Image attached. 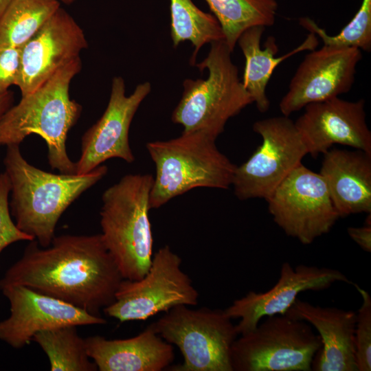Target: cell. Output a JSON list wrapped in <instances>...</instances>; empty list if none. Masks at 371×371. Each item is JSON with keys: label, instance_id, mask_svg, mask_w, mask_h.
<instances>
[{"label": "cell", "instance_id": "cell-1", "mask_svg": "<svg viewBox=\"0 0 371 371\" xmlns=\"http://www.w3.org/2000/svg\"><path fill=\"white\" fill-rule=\"evenodd\" d=\"M123 279L100 234H64L55 236L47 247L30 241L0 280V289L25 286L100 315Z\"/></svg>", "mask_w": 371, "mask_h": 371}, {"label": "cell", "instance_id": "cell-2", "mask_svg": "<svg viewBox=\"0 0 371 371\" xmlns=\"http://www.w3.org/2000/svg\"><path fill=\"white\" fill-rule=\"evenodd\" d=\"M3 164L11 182L9 205L15 224L42 247L50 245L67 207L108 172L105 165L83 175L45 172L29 164L18 144L7 146Z\"/></svg>", "mask_w": 371, "mask_h": 371}, {"label": "cell", "instance_id": "cell-3", "mask_svg": "<svg viewBox=\"0 0 371 371\" xmlns=\"http://www.w3.org/2000/svg\"><path fill=\"white\" fill-rule=\"evenodd\" d=\"M81 69L78 57L60 68L34 91L21 96L19 102L12 106L0 120V145H19L30 135H38L47 144L51 168L60 173L76 174V162L67 155L66 140L82 111L69 95L71 82Z\"/></svg>", "mask_w": 371, "mask_h": 371}, {"label": "cell", "instance_id": "cell-4", "mask_svg": "<svg viewBox=\"0 0 371 371\" xmlns=\"http://www.w3.org/2000/svg\"><path fill=\"white\" fill-rule=\"evenodd\" d=\"M153 177L128 174L102 194L101 236L124 279L136 280L148 271L153 256L149 219Z\"/></svg>", "mask_w": 371, "mask_h": 371}, {"label": "cell", "instance_id": "cell-5", "mask_svg": "<svg viewBox=\"0 0 371 371\" xmlns=\"http://www.w3.org/2000/svg\"><path fill=\"white\" fill-rule=\"evenodd\" d=\"M216 139L202 131L183 132L172 139L146 144L155 165L150 209L196 188L232 186L236 166L219 151Z\"/></svg>", "mask_w": 371, "mask_h": 371}, {"label": "cell", "instance_id": "cell-6", "mask_svg": "<svg viewBox=\"0 0 371 371\" xmlns=\"http://www.w3.org/2000/svg\"><path fill=\"white\" fill-rule=\"evenodd\" d=\"M207 56L195 63L206 79H186L180 101L172 114L173 122L183 132L202 131L216 139L227 122L253 103L234 64L232 51L224 40L214 41Z\"/></svg>", "mask_w": 371, "mask_h": 371}, {"label": "cell", "instance_id": "cell-7", "mask_svg": "<svg viewBox=\"0 0 371 371\" xmlns=\"http://www.w3.org/2000/svg\"><path fill=\"white\" fill-rule=\"evenodd\" d=\"M149 326L183 356L168 370L233 371L231 348L239 335L225 310L179 305Z\"/></svg>", "mask_w": 371, "mask_h": 371}, {"label": "cell", "instance_id": "cell-8", "mask_svg": "<svg viewBox=\"0 0 371 371\" xmlns=\"http://www.w3.org/2000/svg\"><path fill=\"white\" fill-rule=\"evenodd\" d=\"M322 346L307 322L287 313L266 317L231 348L233 371H310Z\"/></svg>", "mask_w": 371, "mask_h": 371}, {"label": "cell", "instance_id": "cell-9", "mask_svg": "<svg viewBox=\"0 0 371 371\" xmlns=\"http://www.w3.org/2000/svg\"><path fill=\"white\" fill-rule=\"evenodd\" d=\"M168 245L159 249L140 279H123L114 302L102 311L120 322L143 321L179 305L194 306L199 293Z\"/></svg>", "mask_w": 371, "mask_h": 371}, {"label": "cell", "instance_id": "cell-10", "mask_svg": "<svg viewBox=\"0 0 371 371\" xmlns=\"http://www.w3.org/2000/svg\"><path fill=\"white\" fill-rule=\"evenodd\" d=\"M253 130L262 142L245 163L236 168L232 185L240 200H266L308 154L289 116L256 121Z\"/></svg>", "mask_w": 371, "mask_h": 371}, {"label": "cell", "instance_id": "cell-11", "mask_svg": "<svg viewBox=\"0 0 371 371\" xmlns=\"http://www.w3.org/2000/svg\"><path fill=\"white\" fill-rule=\"evenodd\" d=\"M266 201L274 222L304 245L328 233L339 218L322 176L302 163Z\"/></svg>", "mask_w": 371, "mask_h": 371}, {"label": "cell", "instance_id": "cell-12", "mask_svg": "<svg viewBox=\"0 0 371 371\" xmlns=\"http://www.w3.org/2000/svg\"><path fill=\"white\" fill-rule=\"evenodd\" d=\"M361 59V50L357 47L324 45L311 51L292 77L288 91L279 103L280 111L289 116L308 104L348 93Z\"/></svg>", "mask_w": 371, "mask_h": 371}, {"label": "cell", "instance_id": "cell-13", "mask_svg": "<svg viewBox=\"0 0 371 371\" xmlns=\"http://www.w3.org/2000/svg\"><path fill=\"white\" fill-rule=\"evenodd\" d=\"M0 290L10 302V311L8 317L0 321V341L13 348L29 345L34 336L43 330L107 322L100 315L25 286H7Z\"/></svg>", "mask_w": 371, "mask_h": 371}, {"label": "cell", "instance_id": "cell-14", "mask_svg": "<svg viewBox=\"0 0 371 371\" xmlns=\"http://www.w3.org/2000/svg\"><path fill=\"white\" fill-rule=\"evenodd\" d=\"M151 90L150 82L139 84L126 94L124 80H112L107 106L100 118L83 135L81 155L76 162V174L88 173L112 158L131 164L135 157L129 144V129L139 105Z\"/></svg>", "mask_w": 371, "mask_h": 371}, {"label": "cell", "instance_id": "cell-15", "mask_svg": "<svg viewBox=\"0 0 371 371\" xmlns=\"http://www.w3.org/2000/svg\"><path fill=\"white\" fill-rule=\"evenodd\" d=\"M337 282L353 284L337 269L305 265L293 267L284 262L273 287L264 292H248L225 312L232 319H240L236 328L240 335L254 330L262 317L285 314L300 293L324 290Z\"/></svg>", "mask_w": 371, "mask_h": 371}, {"label": "cell", "instance_id": "cell-16", "mask_svg": "<svg viewBox=\"0 0 371 371\" xmlns=\"http://www.w3.org/2000/svg\"><path fill=\"white\" fill-rule=\"evenodd\" d=\"M87 47L82 29L60 7L20 48L21 70L16 86L21 96L34 91L60 68L80 57Z\"/></svg>", "mask_w": 371, "mask_h": 371}, {"label": "cell", "instance_id": "cell-17", "mask_svg": "<svg viewBox=\"0 0 371 371\" xmlns=\"http://www.w3.org/2000/svg\"><path fill=\"white\" fill-rule=\"evenodd\" d=\"M294 124L313 158L334 144L371 154V132L366 121L363 99L352 102L335 97L308 104Z\"/></svg>", "mask_w": 371, "mask_h": 371}, {"label": "cell", "instance_id": "cell-18", "mask_svg": "<svg viewBox=\"0 0 371 371\" xmlns=\"http://www.w3.org/2000/svg\"><path fill=\"white\" fill-rule=\"evenodd\" d=\"M286 313L307 322L318 332L322 346L313 358L311 370L358 371L355 311L315 306L297 298Z\"/></svg>", "mask_w": 371, "mask_h": 371}, {"label": "cell", "instance_id": "cell-19", "mask_svg": "<svg viewBox=\"0 0 371 371\" xmlns=\"http://www.w3.org/2000/svg\"><path fill=\"white\" fill-rule=\"evenodd\" d=\"M85 341L89 357L100 371H161L175 359L172 345L150 326L128 339L93 335Z\"/></svg>", "mask_w": 371, "mask_h": 371}, {"label": "cell", "instance_id": "cell-20", "mask_svg": "<svg viewBox=\"0 0 371 371\" xmlns=\"http://www.w3.org/2000/svg\"><path fill=\"white\" fill-rule=\"evenodd\" d=\"M319 175L340 217L371 213V154L361 150H328Z\"/></svg>", "mask_w": 371, "mask_h": 371}, {"label": "cell", "instance_id": "cell-21", "mask_svg": "<svg viewBox=\"0 0 371 371\" xmlns=\"http://www.w3.org/2000/svg\"><path fill=\"white\" fill-rule=\"evenodd\" d=\"M265 29L264 26L251 27L243 32L237 41L245 59L243 85L261 113L267 111L270 106L266 88L276 67L302 51L315 49L319 43L316 35L310 32L297 47L286 54L276 57L278 47L273 36H269L265 44V49H261V37Z\"/></svg>", "mask_w": 371, "mask_h": 371}, {"label": "cell", "instance_id": "cell-22", "mask_svg": "<svg viewBox=\"0 0 371 371\" xmlns=\"http://www.w3.org/2000/svg\"><path fill=\"white\" fill-rule=\"evenodd\" d=\"M218 20L224 41L233 52L238 39L254 26H271L276 20V0H205Z\"/></svg>", "mask_w": 371, "mask_h": 371}, {"label": "cell", "instance_id": "cell-23", "mask_svg": "<svg viewBox=\"0 0 371 371\" xmlns=\"http://www.w3.org/2000/svg\"><path fill=\"white\" fill-rule=\"evenodd\" d=\"M169 1L173 45L176 47L183 41H190L194 47L190 64L194 65L204 45L224 40L223 30L213 14L200 10L192 0Z\"/></svg>", "mask_w": 371, "mask_h": 371}, {"label": "cell", "instance_id": "cell-24", "mask_svg": "<svg viewBox=\"0 0 371 371\" xmlns=\"http://www.w3.org/2000/svg\"><path fill=\"white\" fill-rule=\"evenodd\" d=\"M60 7L58 0H12L0 19V47L21 48Z\"/></svg>", "mask_w": 371, "mask_h": 371}, {"label": "cell", "instance_id": "cell-25", "mask_svg": "<svg viewBox=\"0 0 371 371\" xmlns=\"http://www.w3.org/2000/svg\"><path fill=\"white\" fill-rule=\"evenodd\" d=\"M32 341L47 356L52 371L98 370L87 354L85 339L79 336L76 326L41 331Z\"/></svg>", "mask_w": 371, "mask_h": 371}, {"label": "cell", "instance_id": "cell-26", "mask_svg": "<svg viewBox=\"0 0 371 371\" xmlns=\"http://www.w3.org/2000/svg\"><path fill=\"white\" fill-rule=\"evenodd\" d=\"M299 23L309 32L317 35L324 45L357 47L368 52L371 50V0H363L352 20L335 36H329L308 17L300 18Z\"/></svg>", "mask_w": 371, "mask_h": 371}, {"label": "cell", "instance_id": "cell-27", "mask_svg": "<svg viewBox=\"0 0 371 371\" xmlns=\"http://www.w3.org/2000/svg\"><path fill=\"white\" fill-rule=\"evenodd\" d=\"M362 302L357 311L355 329V358L358 371L371 370V297L369 293L354 284Z\"/></svg>", "mask_w": 371, "mask_h": 371}, {"label": "cell", "instance_id": "cell-28", "mask_svg": "<svg viewBox=\"0 0 371 371\" xmlns=\"http://www.w3.org/2000/svg\"><path fill=\"white\" fill-rule=\"evenodd\" d=\"M11 191V182L4 171L0 174V254L10 245L23 240H34L21 231L11 218L8 196Z\"/></svg>", "mask_w": 371, "mask_h": 371}, {"label": "cell", "instance_id": "cell-29", "mask_svg": "<svg viewBox=\"0 0 371 371\" xmlns=\"http://www.w3.org/2000/svg\"><path fill=\"white\" fill-rule=\"evenodd\" d=\"M20 70V48L0 47V93L16 85Z\"/></svg>", "mask_w": 371, "mask_h": 371}, {"label": "cell", "instance_id": "cell-30", "mask_svg": "<svg viewBox=\"0 0 371 371\" xmlns=\"http://www.w3.org/2000/svg\"><path fill=\"white\" fill-rule=\"evenodd\" d=\"M349 236L365 251L371 252V213L366 217L361 227H349Z\"/></svg>", "mask_w": 371, "mask_h": 371}, {"label": "cell", "instance_id": "cell-31", "mask_svg": "<svg viewBox=\"0 0 371 371\" xmlns=\"http://www.w3.org/2000/svg\"><path fill=\"white\" fill-rule=\"evenodd\" d=\"M14 102V93L8 90L0 93V120L4 113L12 106Z\"/></svg>", "mask_w": 371, "mask_h": 371}, {"label": "cell", "instance_id": "cell-32", "mask_svg": "<svg viewBox=\"0 0 371 371\" xmlns=\"http://www.w3.org/2000/svg\"><path fill=\"white\" fill-rule=\"evenodd\" d=\"M12 0H0V19Z\"/></svg>", "mask_w": 371, "mask_h": 371}, {"label": "cell", "instance_id": "cell-33", "mask_svg": "<svg viewBox=\"0 0 371 371\" xmlns=\"http://www.w3.org/2000/svg\"><path fill=\"white\" fill-rule=\"evenodd\" d=\"M59 1H61L65 4H71L74 3L76 0H58Z\"/></svg>", "mask_w": 371, "mask_h": 371}]
</instances>
